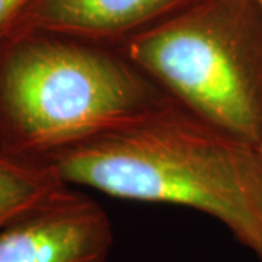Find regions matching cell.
I'll use <instances>...</instances> for the list:
<instances>
[{
	"instance_id": "cell-6",
	"label": "cell",
	"mask_w": 262,
	"mask_h": 262,
	"mask_svg": "<svg viewBox=\"0 0 262 262\" xmlns=\"http://www.w3.org/2000/svg\"><path fill=\"white\" fill-rule=\"evenodd\" d=\"M64 187L69 185L46 165L0 156V229Z\"/></svg>"
},
{
	"instance_id": "cell-5",
	"label": "cell",
	"mask_w": 262,
	"mask_h": 262,
	"mask_svg": "<svg viewBox=\"0 0 262 262\" xmlns=\"http://www.w3.org/2000/svg\"><path fill=\"white\" fill-rule=\"evenodd\" d=\"M192 2L195 0H32L13 34L48 31L120 48Z\"/></svg>"
},
{
	"instance_id": "cell-2",
	"label": "cell",
	"mask_w": 262,
	"mask_h": 262,
	"mask_svg": "<svg viewBox=\"0 0 262 262\" xmlns=\"http://www.w3.org/2000/svg\"><path fill=\"white\" fill-rule=\"evenodd\" d=\"M173 105L115 47L25 31L0 48V156L9 159L39 163Z\"/></svg>"
},
{
	"instance_id": "cell-4",
	"label": "cell",
	"mask_w": 262,
	"mask_h": 262,
	"mask_svg": "<svg viewBox=\"0 0 262 262\" xmlns=\"http://www.w3.org/2000/svg\"><path fill=\"white\" fill-rule=\"evenodd\" d=\"M113 244L106 211L64 187L0 229V262H106Z\"/></svg>"
},
{
	"instance_id": "cell-3",
	"label": "cell",
	"mask_w": 262,
	"mask_h": 262,
	"mask_svg": "<svg viewBox=\"0 0 262 262\" xmlns=\"http://www.w3.org/2000/svg\"><path fill=\"white\" fill-rule=\"evenodd\" d=\"M118 50L182 110L256 147L262 134L258 0H195Z\"/></svg>"
},
{
	"instance_id": "cell-1",
	"label": "cell",
	"mask_w": 262,
	"mask_h": 262,
	"mask_svg": "<svg viewBox=\"0 0 262 262\" xmlns=\"http://www.w3.org/2000/svg\"><path fill=\"white\" fill-rule=\"evenodd\" d=\"M69 187L215 219L262 261V162L239 140L173 105L39 162Z\"/></svg>"
},
{
	"instance_id": "cell-9",
	"label": "cell",
	"mask_w": 262,
	"mask_h": 262,
	"mask_svg": "<svg viewBox=\"0 0 262 262\" xmlns=\"http://www.w3.org/2000/svg\"><path fill=\"white\" fill-rule=\"evenodd\" d=\"M258 2H259V5H261V6H262V0H258Z\"/></svg>"
},
{
	"instance_id": "cell-8",
	"label": "cell",
	"mask_w": 262,
	"mask_h": 262,
	"mask_svg": "<svg viewBox=\"0 0 262 262\" xmlns=\"http://www.w3.org/2000/svg\"><path fill=\"white\" fill-rule=\"evenodd\" d=\"M256 150H258V153H259V158H261L262 162V134H261V139L258 141V144H256Z\"/></svg>"
},
{
	"instance_id": "cell-7",
	"label": "cell",
	"mask_w": 262,
	"mask_h": 262,
	"mask_svg": "<svg viewBox=\"0 0 262 262\" xmlns=\"http://www.w3.org/2000/svg\"><path fill=\"white\" fill-rule=\"evenodd\" d=\"M32 0H0V48L12 37Z\"/></svg>"
}]
</instances>
